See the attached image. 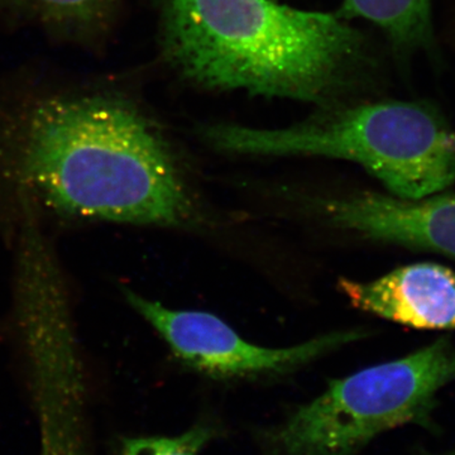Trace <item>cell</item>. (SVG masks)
I'll list each match as a JSON object with an SVG mask.
<instances>
[{"label": "cell", "mask_w": 455, "mask_h": 455, "mask_svg": "<svg viewBox=\"0 0 455 455\" xmlns=\"http://www.w3.org/2000/svg\"><path fill=\"white\" fill-rule=\"evenodd\" d=\"M325 220L340 229L414 250L433 251L455 259V196L434 194L403 199L358 193L320 203Z\"/></svg>", "instance_id": "6"}, {"label": "cell", "mask_w": 455, "mask_h": 455, "mask_svg": "<svg viewBox=\"0 0 455 455\" xmlns=\"http://www.w3.org/2000/svg\"><path fill=\"white\" fill-rule=\"evenodd\" d=\"M0 146L20 178L61 214L161 227L193 218L169 143L128 99L55 94L4 108Z\"/></svg>", "instance_id": "1"}, {"label": "cell", "mask_w": 455, "mask_h": 455, "mask_svg": "<svg viewBox=\"0 0 455 455\" xmlns=\"http://www.w3.org/2000/svg\"><path fill=\"white\" fill-rule=\"evenodd\" d=\"M163 47L204 89L328 106L367 61L363 36L337 13L274 0H160Z\"/></svg>", "instance_id": "2"}, {"label": "cell", "mask_w": 455, "mask_h": 455, "mask_svg": "<svg viewBox=\"0 0 455 455\" xmlns=\"http://www.w3.org/2000/svg\"><path fill=\"white\" fill-rule=\"evenodd\" d=\"M40 425V455H90L82 379L32 386Z\"/></svg>", "instance_id": "8"}, {"label": "cell", "mask_w": 455, "mask_h": 455, "mask_svg": "<svg viewBox=\"0 0 455 455\" xmlns=\"http://www.w3.org/2000/svg\"><path fill=\"white\" fill-rule=\"evenodd\" d=\"M455 382V346L442 337L406 357L334 379L266 435V455H352L386 431L427 425Z\"/></svg>", "instance_id": "4"}, {"label": "cell", "mask_w": 455, "mask_h": 455, "mask_svg": "<svg viewBox=\"0 0 455 455\" xmlns=\"http://www.w3.org/2000/svg\"><path fill=\"white\" fill-rule=\"evenodd\" d=\"M338 287L362 311L415 329L455 331V272L421 262L358 283L341 277Z\"/></svg>", "instance_id": "7"}, {"label": "cell", "mask_w": 455, "mask_h": 455, "mask_svg": "<svg viewBox=\"0 0 455 455\" xmlns=\"http://www.w3.org/2000/svg\"><path fill=\"white\" fill-rule=\"evenodd\" d=\"M203 139L242 156H322L361 164L391 196L421 199L455 182V130L423 101L328 107L290 127L212 124Z\"/></svg>", "instance_id": "3"}, {"label": "cell", "mask_w": 455, "mask_h": 455, "mask_svg": "<svg viewBox=\"0 0 455 455\" xmlns=\"http://www.w3.org/2000/svg\"><path fill=\"white\" fill-rule=\"evenodd\" d=\"M431 0H344L337 12L343 20H366L382 29L403 50L431 40Z\"/></svg>", "instance_id": "10"}, {"label": "cell", "mask_w": 455, "mask_h": 455, "mask_svg": "<svg viewBox=\"0 0 455 455\" xmlns=\"http://www.w3.org/2000/svg\"><path fill=\"white\" fill-rule=\"evenodd\" d=\"M118 0H0V11L70 37H92L110 25Z\"/></svg>", "instance_id": "9"}, {"label": "cell", "mask_w": 455, "mask_h": 455, "mask_svg": "<svg viewBox=\"0 0 455 455\" xmlns=\"http://www.w3.org/2000/svg\"><path fill=\"white\" fill-rule=\"evenodd\" d=\"M123 292L128 304L161 335L180 362L215 379L287 372L367 335L363 331H337L299 346L266 348L244 340L211 313L169 309L130 289H123Z\"/></svg>", "instance_id": "5"}, {"label": "cell", "mask_w": 455, "mask_h": 455, "mask_svg": "<svg viewBox=\"0 0 455 455\" xmlns=\"http://www.w3.org/2000/svg\"><path fill=\"white\" fill-rule=\"evenodd\" d=\"M215 436L217 430L214 427L200 423L172 438H124L122 440L121 455H199Z\"/></svg>", "instance_id": "11"}]
</instances>
